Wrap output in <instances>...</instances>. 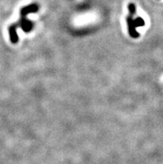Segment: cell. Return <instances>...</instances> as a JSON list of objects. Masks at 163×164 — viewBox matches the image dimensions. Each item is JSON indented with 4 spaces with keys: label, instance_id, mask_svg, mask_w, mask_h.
I'll list each match as a JSON object with an SVG mask.
<instances>
[{
    "label": "cell",
    "instance_id": "cell-6",
    "mask_svg": "<svg viewBox=\"0 0 163 164\" xmlns=\"http://www.w3.org/2000/svg\"><path fill=\"white\" fill-rule=\"evenodd\" d=\"M128 10L130 12L131 16L135 15L136 13V6L134 3H129V5H128Z\"/></svg>",
    "mask_w": 163,
    "mask_h": 164
},
{
    "label": "cell",
    "instance_id": "cell-1",
    "mask_svg": "<svg viewBox=\"0 0 163 164\" xmlns=\"http://www.w3.org/2000/svg\"><path fill=\"white\" fill-rule=\"evenodd\" d=\"M22 16V15H21ZM15 26L16 28H21L23 29L25 33H29L33 28V24L32 22H30L29 20H28V18H26V16H22L20 18V20L18 23L13 24Z\"/></svg>",
    "mask_w": 163,
    "mask_h": 164
},
{
    "label": "cell",
    "instance_id": "cell-5",
    "mask_svg": "<svg viewBox=\"0 0 163 164\" xmlns=\"http://www.w3.org/2000/svg\"><path fill=\"white\" fill-rule=\"evenodd\" d=\"M134 23H135L136 27H143L145 25V21L141 17H137L136 19H134Z\"/></svg>",
    "mask_w": 163,
    "mask_h": 164
},
{
    "label": "cell",
    "instance_id": "cell-4",
    "mask_svg": "<svg viewBox=\"0 0 163 164\" xmlns=\"http://www.w3.org/2000/svg\"><path fill=\"white\" fill-rule=\"evenodd\" d=\"M8 32H9V37H10V41L12 43H17L18 41V36L17 33V28L13 24L9 26L8 28Z\"/></svg>",
    "mask_w": 163,
    "mask_h": 164
},
{
    "label": "cell",
    "instance_id": "cell-2",
    "mask_svg": "<svg viewBox=\"0 0 163 164\" xmlns=\"http://www.w3.org/2000/svg\"><path fill=\"white\" fill-rule=\"evenodd\" d=\"M127 23H128V33L129 35L132 38H137L139 37V33H137V31L136 30V25L134 23V19L133 18V16H129L127 18Z\"/></svg>",
    "mask_w": 163,
    "mask_h": 164
},
{
    "label": "cell",
    "instance_id": "cell-3",
    "mask_svg": "<svg viewBox=\"0 0 163 164\" xmlns=\"http://www.w3.org/2000/svg\"><path fill=\"white\" fill-rule=\"evenodd\" d=\"M38 10V4H30V5L26 6L20 10V14L23 16H27L28 13H35Z\"/></svg>",
    "mask_w": 163,
    "mask_h": 164
}]
</instances>
